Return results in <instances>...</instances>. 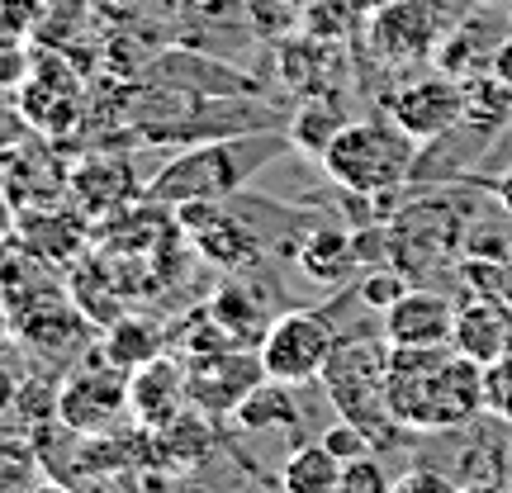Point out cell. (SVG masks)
I'll return each instance as SVG.
<instances>
[{"label":"cell","instance_id":"cell-25","mask_svg":"<svg viewBox=\"0 0 512 493\" xmlns=\"http://www.w3.org/2000/svg\"><path fill=\"white\" fill-rule=\"evenodd\" d=\"M48 479L43 446L24 432H0V493H34Z\"/></svg>","mask_w":512,"mask_h":493},{"label":"cell","instance_id":"cell-33","mask_svg":"<svg viewBox=\"0 0 512 493\" xmlns=\"http://www.w3.org/2000/svg\"><path fill=\"white\" fill-rule=\"evenodd\" d=\"M489 76H494L498 86H508L512 91V34L503 38V43H498L494 48V62H489Z\"/></svg>","mask_w":512,"mask_h":493},{"label":"cell","instance_id":"cell-17","mask_svg":"<svg viewBox=\"0 0 512 493\" xmlns=\"http://www.w3.org/2000/svg\"><path fill=\"white\" fill-rule=\"evenodd\" d=\"M204 309L214 313V323H219L228 337H233V347H261V337L271 332V304H266V290H252L247 280H228Z\"/></svg>","mask_w":512,"mask_h":493},{"label":"cell","instance_id":"cell-27","mask_svg":"<svg viewBox=\"0 0 512 493\" xmlns=\"http://www.w3.org/2000/svg\"><path fill=\"white\" fill-rule=\"evenodd\" d=\"M337 493H394V479L384 475V465L375 456H361V460H347Z\"/></svg>","mask_w":512,"mask_h":493},{"label":"cell","instance_id":"cell-2","mask_svg":"<svg viewBox=\"0 0 512 493\" xmlns=\"http://www.w3.org/2000/svg\"><path fill=\"white\" fill-rule=\"evenodd\" d=\"M285 147H294L290 128H256V133H238V138L176 147V157L143 181V195L162 209H181V204L200 200H233Z\"/></svg>","mask_w":512,"mask_h":493},{"label":"cell","instance_id":"cell-8","mask_svg":"<svg viewBox=\"0 0 512 493\" xmlns=\"http://www.w3.org/2000/svg\"><path fill=\"white\" fill-rule=\"evenodd\" d=\"M446 19L427 10L422 0H389L375 15H366V43L394 72H413L422 62H437V48L446 38Z\"/></svg>","mask_w":512,"mask_h":493},{"label":"cell","instance_id":"cell-28","mask_svg":"<svg viewBox=\"0 0 512 493\" xmlns=\"http://www.w3.org/2000/svg\"><path fill=\"white\" fill-rule=\"evenodd\" d=\"M323 446H328V451L342 460V465H347V460H361V456H375L370 437L361 432V427H351L347 418H342V422H337V427L328 432V437H323Z\"/></svg>","mask_w":512,"mask_h":493},{"label":"cell","instance_id":"cell-12","mask_svg":"<svg viewBox=\"0 0 512 493\" xmlns=\"http://www.w3.org/2000/svg\"><path fill=\"white\" fill-rule=\"evenodd\" d=\"M451 332H456V299L427 285H408L380 313V337L389 347H451Z\"/></svg>","mask_w":512,"mask_h":493},{"label":"cell","instance_id":"cell-6","mask_svg":"<svg viewBox=\"0 0 512 493\" xmlns=\"http://www.w3.org/2000/svg\"><path fill=\"white\" fill-rule=\"evenodd\" d=\"M124 418H133L128 375L119 366H110L100 351L57 384V422L72 437H110V432L124 427Z\"/></svg>","mask_w":512,"mask_h":493},{"label":"cell","instance_id":"cell-32","mask_svg":"<svg viewBox=\"0 0 512 493\" xmlns=\"http://www.w3.org/2000/svg\"><path fill=\"white\" fill-rule=\"evenodd\" d=\"M19 389H24V375H19L15 366H5V361H0V418H15Z\"/></svg>","mask_w":512,"mask_h":493},{"label":"cell","instance_id":"cell-10","mask_svg":"<svg viewBox=\"0 0 512 493\" xmlns=\"http://www.w3.org/2000/svg\"><path fill=\"white\" fill-rule=\"evenodd\" d=\"M190 403L209 418H233L238 403L266 380L261 351L252 347H223L209 356H190Z\"/></svg>","mask_w":512,"mask_h":493},{"label":"cell","instance_id":"cell-22","mask_svg":"<svg viewBox=\"0 0 512 493\" xmlns=\"http://www.w3.org/2000/svg\"><path fill=\"white\" fill-rule=\"evenodd\" d=\"M342 470H347V465L323 446V437L304 441V446H294L290 456H285V465H280V489L285 493H337Z\"/></svg>","mask_w":512,"mask_h":493},{"label":"cell","instance_id":"cell-14","mask_svg":"<svg viewBox=\"0 0 512 493\" xmlns=\"http://www.w3.org/2000/svg\"><path fill=\"white\" fill-rule=\"evenodd\" d=\"M128 408H133V422L157 432L171 418H181L190 408V366L181 356H157L128 375Z\"/></svg>","mask_w":512,"mask_h":493},{"label":"cell","instance_id":"cell-3","mask_svg":"<svg viewBox=\"0 0 512 493\" xmlns=\"http://www.w3.org/2000/svg\"><path fill=\"white\" fill-rule=\"evenodd\" d=\"M418 147V138L389 114H370V119H347L318 162L337 190H347L356 200H389L413 185Z\"/></svg>","mask_w":512,"mask_h":493},{"label":"cell","instance_id":"cell-7","mask_svg":"<svg viewBox=\"0 0 512 493\" xmlns=\"http://www.w3.org/2000/svg\"><path fill=\"white\" fill-rule=\"evenodd\" d=\"M256 351H261L266 380L304 389V384H323V370H328L332 351H337V332H332L328 313L290 309L275 318Z\"/></svg>","mask_w":512,"mask_h":493},{"label":"cell","instance_id":"cell-24","mask_svg":"<svg viewBox=\"0 0 512 493\" xmlns=\"http://www.w3.org/2000/svg\"><path fill=\"white\" fill-rule=\"evenodd\" d=\"M342 124H347V110H342V95H309L299 110L290 114V143L299 147V152H313V157H323L328 152V143L342 133Z\"/></svg>","mask_w":512,"mask_h":493},{"label":"cell","instance_id":"cell-35","mask_svg":"<svg viewBox=\"0 0 512 493\" xmlns=\"http://www.w3.org/2000/svg\"><path fill=\"white\" fill-rule=\"evenodd\" d=\"M15 238H19V209H15V200L5 195V185H0V247Z\"/></svg>","mask_w":512,"mask_h":493},{"label":"cell","instance_id":"cell-34","mask_svg":"<svg viewBox=\"0 0 512 493\" xmlns=\"http://www.w3.org/2000/svg\"><path fill=\"white\" fill-rule=\"evenodd\" d=\"M422 5H427V10H437L446 24H460L470 10H479V0H422Z\"/></svg>","mask_w":512,"mask_h":493},{"label":"cell","instance_id":"cell-13","mask_svg":"<svg viewBox=\"0 0 512 493\" xmlns=\"http://www.w3.org/2000/svg\"><path fill=\"white\" fill-rule=\"evenodd\" d=\"M451 347L479 366H494L498 356L512 351V304L489 285L465 280V299H456V332Z\"/></svg>","mask_w":512,"mask_h":493},{"label":"cell","instance_id":"cell-40","mask_svg":"<svg viewBox=\"0 0 512 493\" xmlns=\"http://www.w3.org/2000/svg\"><path fill=\"white\" fill-rule=\"evenodd\" d=\"M34 493H76V489H67V484H57V479H43Z\"/></svg>","mask_w":512,"mask_h":493},{"label":"cell","instance_id":"cell-23","mask_svg":"<svg viewBox=\"0 0 512 493\" xmlns=\"http://www.w3.org/2000/svg\"><path fill=\"white\" fill-rule=\"evenodd\" d=\"M294 422H299L294 384H280V380H261L238 403V413H233L238 432H280V427H294Z\"/></svg>","mask_w":512,"mask_h":493},{"label":"cell","instance_id":"cell-16","mask_svg":"<svg viewBox=\"0 0 512 493\" xmlns=\"http://www.w3.org/2000/svg\"><path fill=\"white\" fill-rule=\"evenodd\" d=\"M86 238H91V219H86L81 209L67 214V209L43 204V209H24V214H19V242H24L29 252H38L43 261H53V266L76 261L81 247H86Z\"/></svg>","mask_w":512,"mask_h":493},{"label":"cell","instance_id":"cell-38","mask_svg":"<svg viewBox=\"0 0 512 493\" xmlns=\"http://www.w3.org/2000/svg\"><path fill=\"white\" fill-rule=\"evenodd\" d=\"M498 200H503V209H508V219H512V176L498 181Z\"/></svg>","mask_w":512,"mask_h":493},{"label":"cell","instance_id":"cell-29","mask_svg":"<svg viewBox=\"0 0 512 493\" xmlns=\"http://www.w3.org/2000/svg\"><path fill=\"white\" fill-rule=\"evenodd\" d=\"M394 493H460V484L451 475H441L432 465H413L394 479Z\"/></svg>","mask_w":512,"mask_h":493},{"label":"cell","instance_id":"cell-42","mask_svg":"<svg viewBox=\"0 0 512 493\" xmlns=\"http://www.w3.org/2000/svg\"><path fill=\"white\" fill-rule=\"evenodd\" d=\"M489 5H498V0H489ZM508 5H512V0H508Z\"/></svg>","mask_w":512,"mask_h":493},{"label":"cell","instance_id":"cell-20","mask_svg":"<svg viewBox=\"0 0 512 493\" xmlns=\"http://www.w3.org/2000/svg\"><path fill=\"white\" fill-rule=\"evenodd\" d=\"M214 15L233 19V34H238V38H204L200 53H214V57H223V62H228V53H233V48H252L247 38H261V29H256L252 5H247V0H195V10H190V19H185V29H181V43H195L200 34H209V19H214ZM214 34H228V24H214Z\"/></svg>","mask_w":512,"mask_h":493},{"label":"cell","instance_id":"cell-21","mask_svg":"<svg viewBox=\"0 0 512 493\" xmlns=\"http://www.w3.org/2000/svg\"><path fill=\"white\" fill-rule=\"evenodd\" d=\"M209 446H214V418L200 413L195 403L181 418H171L166 427L152 432V460H162L166 470H190L195 460L209 456Z\"/></svg>","mask_w":512,"mask_h":493},{"label":"cell","instance_id":"cell-26","mask_svg":"<svg viewBox=\"0 0 512 493\" xmlns=\"http://www.w3.org/2000/svg\"><path fill=\"white\" fill-rule=\"evenodd\" d=\"M484 399H489V418L512 422V351L484 366Z\"/></svg>","mask_w":512,"mask_h":493},{"label":"cell","instance_id":"cell-43","mask_svg":"<svg viewBox=\"0 0 512 493\" xmlns=\"http://www.w3.org/2000/svg\"><path fill=\"white\" fill-rule=\"evenodd\" d=\"M508 15H512V5H508Z\"/></svg>","mask_w":512,"mask_h":493},{"label":"cell","instance_id":"cell-41","mask_svg":"<svg viewBox=\"0 0 512 493\" xmlns=\"http://www.w3.org/2000/svg\"><path fill=\"white\" fill-rule=\"evenodd\" d=\"M181 493H209V489H200V484H195V489H181Z\"/></svg>","mask_w":512,"mask_h":493},{"label":"cell","instance_id":"cell-39","mask_svg":"<svg viewBox=\"0 0 512 493\" xmlns=\"http://www.w3.org/2000/svg\"><path fill=\"white\" fill-rule=\"evenodd\" d=\"M460 493H503V484H460Z\"/></svg>","mask_w":512,"mask_h":493},{"label":"cell","instance_id":"cell-30","mask_svg":"<svg viewBox=\"0 0 512 493\" xmlns=\"http://www.w3.org/2000/svg\"><path fill=\"white\" fill-rule=\"evenodd\" d=\"M29 133H34V124L24 119V105H15V100L0 95V157L29 143Z\"/></svg>","mask_w":512,"mask_h":493},{"label":"cell","instance_id":"cell-5","mask_svg":"<svg viewBox=\"0 0 512 493\" xmlns=\"http://www.w3.org/2000/svg\"><path fill=\"white\" fill-rule=\"evenodd\" d=\"M389 228V266H399L413 285L422 275L446 271L465 247V219L451 195H422L394 209Z\"/></svg>","mask_w":512,"mask_h":493},{"label":"cell","instance_id":"cell-9","mask_svg":"<svg viewBox=\"0 0 512 493\" xmlns=\"http://www.w3.org/2000/svg\"><path fill=\"white\" fill-rule=\"evenodd\" d=\"M384 114L399 128H408L418 143L446 133L451 124H460L470 114V81H456L446 72L432 76H408L399 91L384 100Z\"/></svg>","mask_w":512,"mask_h":493},{"label":"cell","instance_id":"cell-11","mask_svg":"<svg viewBox=\"0 0 512 493\" xmlns=\"http://www.w3.org/2000/svg\"><path fill=\"white\" fill-rule=\"evenodd\" d=\"M147 86H166V91L181 95H261V81L247 72H238L233 62H223L214 53H200V48H185V43H171L147 62L143 72Z\"/></svg>","mask_w":512,"mask_h":493},{"label":"cell","instance_id":"cell-4","mask_svg":"<svg viewBox=\"0 0 512 493\" xmlns=\"http://www.w3.org/2000/svg\"><path fill=\"white\" fill-rule=\"evenodd\" d=\"M384 375H389V342L384 337H337V351L323 370V389H328L337 418L361 427L375 451L399 437V422L384 399Z\"/></svg>","mask_w":512,"mask_h":493},{"label":"cell","instance_id":"cell-15","mask_svg":"<svg viewBox=\"0 0 512 493\" xmlns=\"http://www.w3.org/2000/svg\"><path fill=\"white\" fill-rule=\"evenodd\" d=\"M67 195H72V204L86 219L100 223V219H114L133 200H143V185L133 181L128 162H119V157H86L81 166H72Z\"/></svg>","mask_w":512,"mask_h":493},{"label":"cell","instance_id":"cell-1","mask_svg":"<svg viewBox=\"0 0 512 493\" xmlns=\"http://www.w3.org/2000/svg\"><path fill=\"white\" fill-rule=\"evenodd\" d=\"M384 399L394 422L408 432H460L489 418L484 366L456 347H389Z\"/></svg>","mask_w":512,"mask_h":493},{"label":"cell","instance_id":"cell-37","mask_svg":"<svg viewBox=\"0 0 512 493\" xmlns=\"http://www.w3.org/2000/svg\"><path fill=\"white\" fill-rule=\"evenodd\" d=\"M380 5H389V0H351V10H356V15H361V19H366V15H375Z\"/></svg>","mask_w":512,"mask_h":493},{"label":"cell","instance_id":"cell-18","mask_svg":"<svg viewBox=\"0 0 512 493\" xmlns=\"http://www.w3.org/2000/svg\"><path fill=\"white\" fill-rule=\"evenodd\" d=\"M294 266L309 275V280H318V285H342L361 266V247H356V238H351L347 228L323 223V228H309V238L299 242Z\"/></svg>","mask_w":512,"mask_h":493},{"label":"cell","instance_id":"cell-31","mask_svg":"<svg viewBox=\"0 0 512 493\" xmlns=\"http://www.w3.org/2000/svg\"><path fill=\"white\" fill-rule=\"evenodd\" d=\"M465 280L470 285H489L512 304V256L508 261H465Z\"/></svg>","mask_w":512,"mask_h":493},{"label":"cell","instance_id":"cell-36","mask_svg":"<svg viewBox=\"0 0 512 493\" xmlns=\"http://www.w3.org/2000/svg\"><path fill=\"white\" fill-rule=\"evenodd\" d=\"M10 337H15V318H10V304L0 294V347H10Z\"/></svg>","mask_w":512,"mask_h":493},{"label":"cell","instance_id":"cell-19","mask_svg":"<svg viewBox=\"0 0 512 493\" xmlns=\"http://www.w3.org/2000/svg\"><path fill=\"white\" fill-rule=\"evenodd\" d=\"M166 337L162 323H152V318H138V313H124V318H114L110 328H100V356L110 361V366H119L124 375H133L138 366H147V361H157L166 351Z\"/></svg>","mask_w":512,"mask_h":493}]
</instances>
